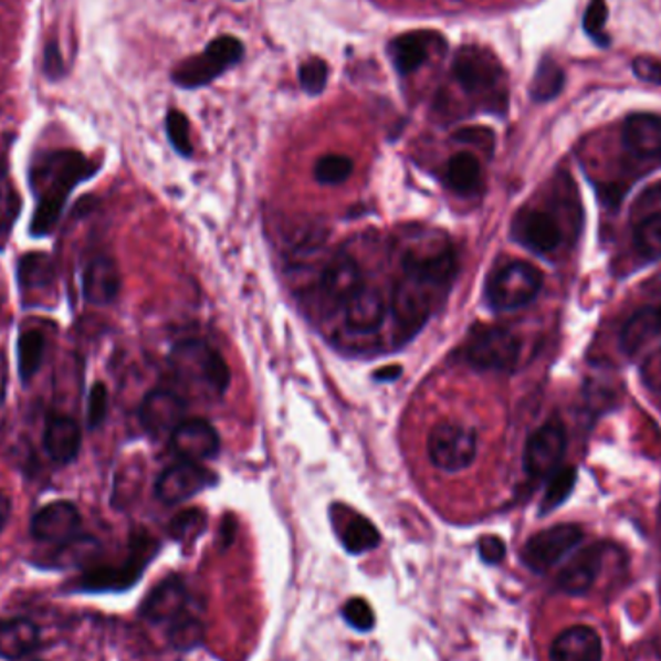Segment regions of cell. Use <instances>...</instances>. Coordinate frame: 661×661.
<instances>
[{
	"label": "cell",
	"mask_w": 661,
	"mask_h": 661,
	"mask_svg": "<svg viewBox=\"0 0 661 661\" xmlns=\"http://www.w3.org/2000/svg\"><path fill=\"white\" fill-rule=\"evenodd\" d=\"M567 451V431L562 422H547L534 431L524 447V470L532 478L552 476Z\"/></svg>",
	"instance_id": "12"
},
{
	"label": "cell",
	"mask_w": 661,
	"mask_h": 661,
	"mask_svg": "<svg viewBox=\"0 0 661 661\" xmlns=\"http://www.w3.org/2000/svg\"><path fill=\"white\" fill-rule=\"evenodd\" d=\"M634 244L640 254L648 260H661V213L647 217L637 227Z\"/></svg>",
	"instance_id": "37"
},
{
	"label": "cell",
	"mask_w": 661,
	"mask_h": 661,
	"mask_svg": "<svg viewBox=\"0 0 661 661\" xmlns=\"http://www.w3.org/2000/svg\"><path fill=\"white\" fill-rule=\"evenodd\" d=\"M169 640L178 650H192L203 640V625L196 617L186 613L169 625Z\"/></svg>",
	"instance_id": "38"
},
{
	"label": "cell",
	"mask_w": 661,
	"mask_h": 661,
	"mask_svg": "<svg viewBox=\"0 0 661 661\" xmlns=\"http://www.w3.org/2000/svg\"><path fill=\"white\" fill-rule=\"evenodd\" d=\"M165 126H167L170 146L175 147V151L182 155V157H192L193 147L192 139H190V120H188V116L177 111V108H172L167 115Z\"/></svg>",
	"instance_id": "39"
},
{
	"label": "cell",
	"mask_w": 661,
	"mask_h": 661,
	"mask_svg": "<svg viewBox=\"0 0 661 661\" xmlns=\"http://www.w3.org/2000/svg\"><path fill=\"white\" fill-rule=\"evenodd\" d=\"M244 59V43L232 35L213 39L206 51L180 62L172 70V82L182 90H200L216 82L227 70L237 66Z\"/></svg>",
	"instance_id": "6"
},
{
	"label": "cell",
	"mask_w": 661,
	"mask_h": 661,
	"mask_svg": "<svg viewBox=\"0 0 661 661\" xmlns=\"http://www.w3.org/2000/svg\"><path fill=\"white\" fill-rule=\"evenodd\" d=\"M45 354V337L39 330H23L18 338V374L23 385L35 377Z\"/></svg>",
	"instance_id": "32"
},
{
	"label": "cell",
	"mask_w": 661,
	"mask_h": 661,
	"mask_svg": "<svg viewBox=\"0 0 661 661\" xmlns=\"http://www.w3.org/2000/svg\"><path fill=\"white\" fill-rule=\"evenodd\" d=\"M7 175V161H4V157L0 154V178Z\"/></svg>",
	"instance_id": "52"
},
{
	"label": "cell",
	"mask_w": 661,
	"mask_h": 661,
	"mask_svg": "<svg viewBox=\"0 0 661 661\" xmlns=\"http://www.w3.org/2000/svg\"><path fill=\"white\" fill-rule=\"evenodd\" d=\"M43 72H45L46 80L56 82L64 76V61H62L61 46L51 39L43 51Z\"/></svg>",
	"instance_id": "46"
},
{
	"label": "cell",
	"mask_w": 661,
	"mask_h": 661,
	"mask_svg": "<svg viewBox=\"0 0 661 661\" xmlns=\"http://www.w3.org/2000/svg\"><path fill=\"white\" fill-rule=\"evenodd\" d=\"M99 542L92 536H76L59 546L53 554V567L69 569V567H82L85 563L92 562L95 555L99 554Z\"/></svg>",
	"instance_id": "34"
},
{
	"label": "cell",
	"mask_w": 661,
	"mask_h": 661,
	"mask_svg": "<svg viewBox=\"0 0 661 661\" xmlns=\"http://www.w3.org/2000/svg\"><path fill=\"white\" fill-rule=\"evenodd\" d=\"M513 237L534 254H552L562 244V224L547 211L524 209L515 217Z\"/></svg>",
	"instance_id": "15"
},
{
	"label": "cell",
	"mask_w": 661,
	"mask_h": 661,
	"mask_svg": "<svg viewBox=\"0 0 661 661\" xmlns=\"http://www.w3.org/2000/svg\"><path fill=\"white\" fill-rule=\"evenodd\" d=\"M402 277L412 279L420 285L438 293L453 281L457 260L451 240L443 232L426 231L412 239L400 258Z\"/></svg>",
	"instance_id": "4"
},
{
	"label": "cell",
	"mask_w": 661,
	"mask_h": 661,
	"mask_svg": "<svg viewBox=\"0 0 661 661\" xmlns=\"http://www.w3.org/2000/svg\"><path fill=\"white\" fill-rule=\"evenodd\" d=\"M10 515H12V501H10L7 493L0 492V534L7 528Z\"/></svg>",
	"instance_id": "49"
},
{
	"label": "cell",
	"mask_w": 661,
	"mask_h": 661,
	"mask_svg": "<svg viewBox=\"0 0 661 661\" xmlns=\"http://www.w3.org/2000/svg\"><path fill=\"white\" fill-rule=\"evenodd\" d=\"M433 293L436 291L407 277L400 279L399 285L395 286L391 312L405 340L416 335L428 322L433 306Z\"/></svg>",
	"instance_id": "13"
},
{
	"label": "cell",
	"mask_w": 661,
	"mask_h": 661,
	"mask_svg": "<svg viewBox=\"0 0 661 661\" xmlns=\"http://www.w3.org/2000/svg\"><path fill=\"white\" fill-rule=\"evenodd\" d=\"M361 271L353 255L338 254L330 260L322 275V288L325 296L338 306H345L354 294L360 291Z\"/></svg>",
	"instance_id": "26"
},
{
	"label": "cell",
	"mask_w": 661,
	"mask_h": 661,
	"mask_svg": "<svg viewBox=\"0 0 661 661\" xmlns=\"http://www.w3.org/2000/svg\"><path fill=\"white\" fill-rule=\"evenodd\" d=\"M343 617H345L346 623L353 627L354 631L369 632L376 627L374 609H371L368 601L361 600V598H353V600L346 601L343 606Z\"/></svg>",
	"instance_id": "43"
},
{
	"label": "cell",
	"mask_w": 661,
	"mask_h": 661,
	"mask_svg": "<svg viewBox=\"0 0 661 661\" xmlns=\"http://www.w3.org/2000/svg\"><path fill=\"white\" fill-rule=\"evenodd\" d=\"M544 286V275L528 262H511L493 273L485 285V301L495 312L528 306Z\"/></svg>",
	"instance_id": "7"
},
{
	"label": "cell",
	"mask_w": 661,
	"mask_h": 661,
	"mask_svg": "<svg viewBox=\"0 0 661 661\" xmlns=\"http://www.w3.org/2000/svg\"><path fill=\"white\" fill-rule=\"evenodd\" d=\"M169 366L180 384L221 397L231 385V368L213 346L200 338L178 343L169 354Z\"/></svg>",
	"instance_id": "3"
},
{
	"label": "cell",
	"mask_w": 661,
	"mask_h": 661,
	"mask_svg": "<svg viewBox=\"0 0 661 661\" xmlns=\"http://www.w3.org/2000/svg\"><path fill=\"white\" fill-rule=\"evenodd\" d=\"M443 41L436 31H410L389 41V56L400 76H410L430 59L431 46Z\"/></svg>",
	"instance_id": "22"
},
{
	"label": "cell",
	"mask_w": 661,
	"mask_h": 661,
	"mask_svg": "<svg viewBox=\"0 0 661 661\" xmlns=\"http://www.w3.org/2000/svg\"><path fill=\"white\" fill-rule=\"evenodd\" d=\"M478 552H480L482 562L487 565H497L505 559L507 547H505V542L497 536H484L478 542Z\"/></svg>",
	"instance_id": "47"
},
{
	"label": "cell",
	"mask_w": 661,
	"mask_h": 661,
	"mask_svg": "<svg viewBox=\"0 0 661 661\" xmlns=\"http://www.w3.org/2000/svg\"><path fill=\"white\" fill-rule=\"evenodd\" d=\"M185 416L186 400L169 389L147 392L139 407V422L151 438H170L172 431L185 422Z\"/></svg>",
	"instance_id": "14"
},
{
	"label": "cell",
	"mask_w": 661,
	"mask_h": 661,
	"mask_svg": "<svg viewBox=\"0 0 661 661\" xmlns=\"http://www.w3.org/2000/svg\"><path fill=\"white\" fill-rule=\"evenodd\" d=\"M632 70L637 77L648 84L661 85V61L652 56H639L632 62Z\"/></svg>",
	"instance_id": "48"
},
{
	"label": "cell",
	"mask_w": 661,
	"mask_h": 661,
	"mask_svg": "<svg viewBox=\"0 0 661 661\" xmlns=\"http://www.w3.org/2000/svg\"><path fill=\"white\" fill-rule=\"evenodd\" d=\"M354 162L350 157L340 154H329L319 157L314 167V177L324 186H337L346 182L353 175Z\"/></svg>",
	"instance_id": "35"
},
{
	"label": "cell",
	"mask_w": 661,
	"mask_h": 661,
	"mask_svg": "<svg viewBox=\"0 0 661 661\" xmlns=\"http://www.w3.org/2000/svg\"><path fill=\"white\" fill-rule=\"evenodd\" d=\"M108 415V391L105 385L97 381L93 384L87 397V428L97 430L105 422Z\"/></svg>",
	"instance_id": "44"
},
{
	"label": "cell",
	"mask_w": 661,
	"mask_h": 661,
	"mask_svg": "<svg viewBox=\"0 0 661 661\" xmlns=\"http://www.w3.org/2000/svg\"><path fill=\"white\" fill-rule=\"evenodd\" d=\"M41 642V631L30 619H10L0 623V658L2 660H22L35 652Z\"/></svg>",
	"instance_id": "28"
},
{
	"label": "cell",
	"mask_w": 661,
	"mask_h": 661,
	"mask_svg": "<svg viewBox=\"0 0 661 661\" xmlns=\"http://www.w3.org/2000/svg\"><path fill=\"white\" fill-rule=\"evenodd\" d=\"M400 374H402L400 366H385V368L377 369L374 379L376 381H395V379H399Z\"/></svg>",
	"instance_id": "50"
},
{
	"label": "cell",
	"mask_w": 661,
	"mask_h": 661,
	"mask_svg": "<svg viewBox=\"0 0 661 661\" xmlns=\"http://www.w3.org/2000/svg\"><path fill=\"white\" fill-rule=\"evenodd\" d=\"M661 333V302L658 306H647L632 314L621 330V348L625 353H639Z\"/></svg>",
	"instance_id": "29"
},
{
	"label": "cell",
	"mask_w": 661,
	"mask_h": 661,
	"mask_svg": "<svg viewBox=\"0 0 661 661\" xmlns=\"http://www.w3.org/2000/svg\"><path fill=\"white\" fill-rule=\"evenodd\" d=\"M302 90L308 95H322L329 82V66L324 59H308L298 69Z\"/></svg>",
	"instance_id": "40"
},
{
	"label": "cell",
	"mask_w": 661,
	"mask_h": 661,
	"mask_svg": "<svg viewBox=\"0 0 661 661\" xmlns=\"http://www.w3.org/2000/svg\"><path fill=\"white\" fill-rule=\"evenodd\" d=\"M447 186L459 196H472L482 188V165L470 151L453 155L447 162Z\"/></svg>",
	"instance_id": "30"
},
{
	"label": "cell",
	"mask_w": 661,
	"mask_h": 661,
	"mask_svg": "<svg viewBox=\"0 0 661 661\" xmlns=\"http://www.w3.org/2000/svg\"><path fill=\"white\" fill-rule=\"evenodd\" d=\"M621 139L632 157L642 161L661 159V116L650 113L629 116L625 120Z\"/></svg>",
	"instance_id": "21"
},
{
	"label": "cell",
	"mask_w": 661,
	"mask_h": 661,
	"mask_svg": "<svg viewBox=\"0 0 661 661\" xmlns=\"http://www.w3.org/2000/svg\"><path fill=\"white\" fill-rule=\"evenodd\" d=\"M56 270L51 255L45 252H30L18 262V285L22 291H45L53 286Z\"/></svg>",
	"instance_id": "31"
},
{
	"label": "cell",
	"mask_w": 661,
	"mask_h": 661,
	"mask_svg": "<svg viewBox=\"0 0 661 661\" xmlns=\"http://www.w3.org/2000/svg\"><path fill=\"white\" fill-rule=\"evenodd\" d=\"M343 308L346 327L354 333H374L387 317V302L376 286H361Z\"/></svg>",
	"instance_id": "25"
},
{
	"label": "cell",
	"mask_w": 661,
	"mask_h": 661,
	"mask_svg": "<svg viewBox=\"0 0 661 661\" xmlns=\"http://www.w3.org/2000/svg\"><path fill=\"white\" fill-rule=\"evenodd\" d=\"M521 358V340L505 327H482L464 345V360L480 371H508Z\"/></svg>",
	"instance_id": "8"
},
{
	"label": "cell",
	"mask_w": 661,
	"mask_h": 661,
	"mask_svg": "<svg viewBox=\"0 0 661 661\" xmlns=\"http://www.w3.org/2000/svg\"><path fill=\"white\" fill-rule=\"evenodd\" d=\"M565 72L554 59H542L532 80L531 95L536 103H546L562 93Z\"/></svg>",
	"instance_id": "33"
},
{
	"label": "cell",
	"mask_w": 661,
	"mask_h": 661,
	"mask_svg": "<svg viewBox=\"0 0 661 661\" xmlns=\"http://www.w3.org/2000/svg\"><path fill=\"white\" fill-rule=\"evenodd\" d=\"M217 476L200 462H178L162 472L155 484V497L165 505H178L213 487Z\"/></svg>",
	"instance_id": "11"
},
{
	"label": "cell",
	"mask_w": 661,
	"mask_h": 661,
	"mask_svg": "<svg viewBox=\"0 0 661 661\" xmlns=\"http://www.w3.org/2000/svg\"><path fill=\"white\" fill-rule=\"evenodd\" d=\"M123 288L120 270L113 258L97 255L85 265L82 293L93 306H107L118 298Z\"/></svg>",
	"instance_id": "20"
},
{
	"label": "cell",
	"mask_w": 661,
	"mask_h": 661,
	"mask_svg": "<svg viewBox=\"0 0 661 661\" xmlns=\"http://www.w3.org/2000/svg\"><path fill=\"white\" fill-rule=\"evenodd\" d=\"M43 447L46 454L59 464H70L76 461L82 447V428L70 416H54L46 423L43 433Z\"/></svg>",
	"instance_id": "27"
},
{
	"label": "cell",
	"mask_w": 661,
	"mask_h": 661,
	"mask_svg": "<svg viewBox=\"0 0 661 661\" xmlns=\"http://www.w3.org/2000/svg\"><path fill=\"white\" fill-rule=\"evenodd\" d=\"M157 554V544L147 534H139L132 539V552L120 565H99L85 570L82 577L72 583V592H120L138 583L147 563Z\"/></svg>",
	"instance_id": "5"
},
{
	"label": "cell",
	"mask_w": 661,
	"mask_h": 661,
	"mask_svg": "<svg viewBox=\"0 0 661 661\" xmlns=\"http://www.w3.org/2000/svg\"><path fill=\"white\" fill-rule=\"evenodd\" d=\"M457 141L461 144H470V146L480 147L484 151H492L493 144H495V136L490 128H482V126H472V128H461L453 136Z\"/></svg>",
	"instance_id": "45"
},
{
	"label": "cell",
	"mask_w": 661,
	"mask_h": 661,
	"mask_svg": "<svg viewBox=\"0 0 661 661\" xmlns=\"http://www.w3.org/2000/svg\"><path fill=\"white\" fill-rule=\"evenodd\" d=\"M476 433L459 423H439L428 438V454L436 469L461 472L476 459Z\"/></svg>",
	"instance_id": "9"
},
{
	"label": "cell",
	"mask_w": 661,
	"mask_h": 661,
	"mask_svg": "<svg viewBox=\"0 0 661 661\" xmlns=\"http://www.w3.org/2000/svg\"><path fill=\"white\" fill-rule=\"evenodd\" d=\"M97 169L99 167L74 149H54L39 155L30 170V185L38 196L30 229L33 237H46L54 231L70 192L92 178Z\"/></svg>",
	"instance_id": "1"
},
{
	"label": "cell",
	"mask_w": 661,
	"mask_h": 661,
	"mask_svg": "<svg viewBox=\"0 0 661 661\" xmlns=\"http://www.w3.org/2000/svg\"><path fill=\"white\" fill-rule=\"evenodd\" d=\"M606 549L608 547L601 546V544L583 549L562 570V575L557 578L563 592L570 594V596H580V594L588 592L596 585V580H598L601 569H604Z\"/></svg>",
	"instance_id": "24"
},
{
	"label": "cell",
	"mask_w": 661,
	"mask_h": 661,
	"mask_svg": "<svg viewBox=\"0 0 661 661\" xmlns=\"http://www.w3.org/2000/svg\"><path fill=\"white\" fill-rule=\"evenodd\" d=\"M170 449L186 462H203L216 459L221 439L211 423L193 418L185 420L170 436Z\"/></svg>",
	"instance_id": "17"
},
{
	"label": "cell",
	"mask_w": 661,
	"mask_h": 661,
	"mask_svg": "<svg viewBox=\"0 0 661 661\" xmlns=\"http://www.w3.org/2000/svg\"><path fill=\"white\" fill-rule=\"evenodd\" d=\"M82 526V515L70 501H53L31 518L30 532L38 542L61 546L69 539L76 538Z\"/></svg>",
	"instance_id": "16"
},
{
	"label": "cell",
	"mask_w": 661,
	"mask_h": 661,
	"mask_svg": "<svg viewBox=\"0 0 661 661\" xmlns=\"http://www.w3.org/2000/svg\"><path fill=\"white\" fill-rule=\"evenodd\" d=\"M608 4L606 0H590L585 12V31L590 35L594 43L600 46H608L609 38L606 35V23H608Z\"/></svg>",
	"instance_id": "41"
},
{
	"label": "cell",
	"mask_w": 661,
	"mask_h": 661,
	"mask_svg": "<svg viewBox=\"0 0 661 661\" xmlns=\"http://www.w3.org/2000/svg\"><path fill=\"white\" fill-rule=\"evenodd\" d=\"M35 661H41V660H35Z\"/></svg>",
	"instance_id": "53"
},
{
	"label": "cell",
	"mask_w": 661,
	"mask_h": 661,
	"mask_svg": "<svg viewBox=\"0 0 661 661\" xmlns=\"http://www.w3.org/2000/svg\"><path fill=\"white\" fill-rule=\"evenodd\" d=\"M454 84L472 97H482L487 108L501 113L507 107L505 70L487 49L464 45L457 51L453 61Z\"/></svg>",
	"instance_id": "2"
},
{
	"label": "cell",
	"mask_w": 661,
	"mask_h": 661,
	"mask_svg": "<svg viewBox=\"0 0 661 661\" xmlns=\"http://www.w3.org/2000/svg\"><path fill=\"white\" fill-rule=\"evenodd\" d=\"M577 524H557L534 534L523 547V563L534 573H546L583 542Z\"/></svg>",
	"instance_id": "10"
},
{
	"label": "cell",
	"mask_w": 661,
	"mask_h": 661,
	"mask_svg": "<svg viewBox=\"0 0 661 661\" xmlns=\"http://www.w3.org/2000/svg\"><path fill=\"white\" fill-rule=\"evenodd\" d=\"M7 368V356L0 353V369ZM4 385H7V371H0V395L4 392Z\"/></svg>",
	"instance_id": "51"
},
{
	"label": "cell",
	"mask_w": 661,
	"mask_h": 661,
	"mask_svg": "<svg viewBox=\"0 0 661 661\" xmlns=\"http://www.w3.org/2000/svg\"><path fill=\"white\" fill-rule=\"evenodd\" d=\"M601 658L600 634L586 625L565 629L549 648V661H601Z\"/></svg>",
	"instance_id": "23"
},
{
	"label": "cell",
	"mask_w": 661,
	"mask_h": 661,
	"mask_svg": "<svg viewBox=\"0 0 661 661\" xmlns=\"http://www.w3.org/2000/svg\"><path fill=\"white\" fill-rule=\"evenodd\" d=\"M577 484V470L575 469H557L554 474L549 476V485H547L546 495L542 501V515H546L549 511L559 507L562 503L567 501L573 490Z\"/></svg>",
	"instance_id": "36"
},
{
	"label": "cell",
	"mask_w": 661,
	"mask_h": 661,
	"mask_svg": "<svg viewBox=\"0 0 661 661\" xmlns=\"http://www.w3.org/2000/svg\"><path fill=\"white\" fill-rule=\"evenodd\" d=\"M188 609V588L180 577L165 578L147 594L141 616L151 623H175L177 619L186 616Z\"/></svg>",
	"instance_id": "18"
},
{
	"label": "cell",
	"mask_w": 661,
	"mask_h": 661,
	"mask_svg": "<svg viewBox=\"0 0 661 661\" xmlns=\"http://www.w3.org/2000/svg\"><path fill=\"white\" fill-rule=\"evenodd\" d=\"M330 521L338 539L348 554L361 555L376 549L381 542L379 531L366 516L354 513L353 508L335 505L330 508Z\"/></svg>",
	"instance_id": "19"
},
{
	"label": "cell",
	"mask_w": 661,
	"mask_h": 661,
	"mask_svg": "<svg viewBox=\"0 0 661 661\" xmlns=\"http://www.w3.org/2000/svg\"><path fill=\"white\" fill-rule=\"evenodd\" d=\"M203 526H206V515L201 513L200 508L182 511V513L175 516L172 523H170V536L175 539H180V542H185V539L196 538L198 534H201Z\"/></svg>",
	"instance_id": "42"
}]
</instances>
